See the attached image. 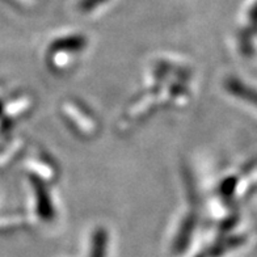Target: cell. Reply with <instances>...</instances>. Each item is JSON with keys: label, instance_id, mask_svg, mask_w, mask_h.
Returning <instances> with one entry per match:
<instances>
[{"label": "cell", "instance_id": "obj_2", "mask_svg": "<svg viewBox=\"0 0 257 257\" xmlns=\"http://www.w3.org/2000/svg\"><path fill=\"white\" fill-rule=\"evenodd\" d=\"M231 89H232V92L237 93V95L244 96V97L247 98V100H249V101L257 104V92L252 91V89L245 88L244 85L236 84V83H231Z\"/></svg>", "mask_w": 257, "mask_h": 257}, {"label": "cell", "instance_id": "obj_3", "mask_svg": "<svg viewBox=\"0 0 257 257\" xmlns=\"http://www.w3.org/2000/svg\"><path fill=\"white\" fill-rule=\"evenodd\" d=\"M100 2H104V0H83L81 3V8L83 10H91V8L96 7L97 4H100Z\"/></svg>", "mask_w": 257, "mask_h": 257}, {"label": "cell", "instance_id": "obj_1", "mask_svg": "<svg viewBox=\"0 0 257 257\" xmlns=\"http://www.w3.org/2000/svg\"><path fill=\"white\" fill-rule=\"evenodd\" d=\"M105 243H106V236L102 231L97 232L93 239V245H92L91 257H104L105 253Z\"/></svg>", "mask_w": 257, "mask_h": 257}]
</instances>
